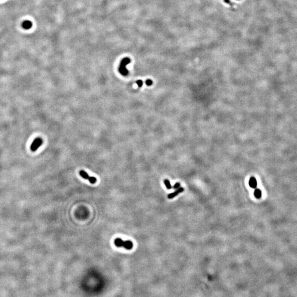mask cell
Wrapping results in <instances>:
<instances>
[{
    "label": "cell",
    "instance_id": "cell-1",
    "mask_svg": "<svg viewBox=\"0 0 297 297\" xmlns=\"http://www.w3.org/2000/svg\"><path fill=\"white\" fill-rule=\"evenodd\" d=\"M130 62H131V60H130V59L128 57H125L122 59L120 66H119L118 68V71L121 75L126 77L128 74L129 72L128 70L126 68V66L129 64L130 63Z\"/></svg>",
    "mask_w": 297,
    "mask_h": 297
},
{
    "label": "cell",
    "instance_id": "cell-2",
    "mask_svg": "<svg viewBox=\"0 0 297 297\" xmlns=\"http://www.w3.org/2000/svg\"><path fill=\"white\" fill-rule=\"evenodd\" d=\"M114 243L117 247H123L127 249V250H131L133 248V243L132 241H130V240L124 241V240L121 239V238H119L115 239Z\"/></svg>",
    "mask_w": 297,
    "mask_h": 297
},
{
    "label": "cell",
    "instance_id": "cell-3",
    "mask_svg": "<svg viewBox=\"0 0 297 297\" xmlns=\"http://www.w3.org/2000/svg\"><path fill=\"white\" fill-rule=\"evenodd\" d=\"M79 174L81 176L85 179H87L89 182L91 184H95L97 182V179L94 177H91L84 170H81L79 171Z\"/></svg>",
    "mask_w": 297,
    "mask_h": 297
},
{
    "label": "cell",
    "instance_id": "cell-4",
    "mask_svg": "<svg viewBox=\"0 0 297 297\" xmlns=\"http://www.w3.org/2000/svg\"><path fill=\"white\" fill-rule=\"evenodd\" d=\"M43 144V140L40 138H38L35 139L32 142V143L31 145L30 149L32 151H36L38 148L39 147Z\"/></svg>",
    "mask_w": 297,
    "mask_h": 297
},
{
    "label": "cell",
    "instance_id": "cell-5",
    "mask_svg": "<svg viewBox=\"0 0 297 297\" xmlns=\"http://www.w3.org/2000/svg\"><path fill=\"white\" fill-rule=\"evenodd\" d=\"M184 191V189L182 188V187H180V188L177 189L176 191L174 192L173 193H170V194H169L167 195V198H168V199H173L174 197H176V196H177L178 194H180V193L183 192Z\"/></svg>",
    "mask_w": 297,
    "mask_h": 297
},
{
    "label": "cell",
    "instance_id": "cell-6",
    "mask_svg": "<svg viewBox=\"0 0 297 297\" xmlns=\"http://www.w3.org/2000/svg\"><path fill=\"white\" fill-rule=\"evenodd\" d=\"M249 185L252 188H255L257 187V181L256 178L254 177H250L249 181Z\"/></svg>",
    "mask_w": 297,
    "mask_h": 297
},
{
    "label": "cell",
    "instance_id": "cell-7",
    "mask_svg": "<svg viewBox=\"0 0 297 297\" xmlns=\"http://www.w3.org/2000/svg\"><path fill=\"white\" fill-rule=\"evenodd\" d=\"M32 22L29 21V20H25L22 23V27L25 29H29L32 27Z\"/></svg>",
    "mask_w": 297,
    "mask_h": 297
},
{
    "label": "cell",
    "instance_id": "cell-8",
    "mask_svg": "<svg viewBox=\"0 0 297 297\" xmlns=\"http://www.w3.org/2000/svg\"><path fill=\"white\" fill-rule=\"evenodd\" d=\"M262 195L261 191L259 189H256L254 191V196L257 199H260Z\"/></svg>",
    "mask_w": 297,
    "mask_h": 297
},
{
    "label": "cell",
    "instance_id": "cell-9",
    "mask_svg": "<svg viewBox=\"0 0 297 297\" xmlns=\"http://www.w3.org/2000/svg\"><path fill=\"white\" fill-rule=\"evenodd\" d=\"M164 183H165L166 187V188H167V189L170 190V189H172V185L171 184L170 182V181H169L168 179H164Z\"/></svg>",
    "mask_w": 297,
    "mask_h": 297
},
{
    "label": "cell",
    "instance_id": "cell-10",
    "mask_svg": "<svg viewBox=\"0 0 297 297\" xmlns=\"http://www.w3.org/2000/svg\"><path fill=\"white\" fill-rule=\"evenodd\" d=\"M136 84L138 85V87H139V88H141L142 86V85H143V82H142L141 80H138V81H136Z\"/></svg>",
    "mask_w": 297,
    "mask_h": 297
},
{
    "label": "cell",
    "instance_id": "cell-11",
    "mask_svg": "<svg viewBox=\"0 0 297 297\" xmlns=\"http://www.w3.org/2000/svg\"><path fill=\"white\" fill-rule=\"evenodd\" d=\"M153 81H151V79H147L146 81H145V83H146V84L147 86H150L153 84Z\"/></svg>",
    "mask_w": 297,
    "mask_h": 297
},
{
    "label": "cell",
    "instance_id": "cell-12",
    "mask_svg": "<svg viewBox=\"0 0 297 297\" xmlns=\"http://www.w3.org/2000/svg\"><path fill=\"white\" fill-rule=\"evenodd\" d=\"M180 184L179 183H178H178H175V184L174 185V186H173V188L174 189L177 190V189L179 188H180Z\"/></svg>",
    "mask_w": 297,
    "mask_h": 297
},
{
    "label": "cell",
    "instance_id": "cell-13",
    "mask_svg": "<svg viewBox=\"0 0 297 297\" xmlns=\"http://www.w3.org/2000/svg\"><path fill=\"white\" fill-rule=\"evenodd\" d=\"M224 1H225L226 3H227V4H231V2H230V0H224Z\"/></svg>",
    "mask_w": 297,
    "mask_h": 297
}]
</instances>
